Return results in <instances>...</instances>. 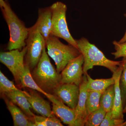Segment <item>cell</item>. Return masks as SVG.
Segmentation results:
<instances>
[{
    "label": "cell",
    "mask_w": 126,
    "mask_h": 126,
    "mask_svg": "<svg viewBox=\"0 0 126 126\" xmlns=\"http://www.w3.org/2000/svg\"><path fill=\"white\" fill-rule=\"evenodd\" d=\"M0 7L10 32L7 49H22L26 46V41L29 33V29L26 27L12 10L7 0H0Z\"/></svg>",
    "instance_id": "obj_1"
},
{
    "label": "cell",
    "mask_w": 126,
    "mask_h": 126,
    "mask_svg": "<svg viewBox=\"0 0 126 126\" xmlns=\"http://www.w3.org/2000/svg\"><path fill=\"white\" fill-rule=\"evenodd\" d=\"M46 48V46L39 63L31 73L41 89L47 93L53 94L54 89L61 83V75L51 63Z\"/></svg>",
    "instance_id": "obj_2"
},
{
    "label": "cell",
    "mask_w": 126,
    "mask_h": 126,
    "mask_svg": "<svg viewBox=\"0 0 126 126\" xmlns=\"http://www.w3.org/2000/svg\"><path fill=\"white\" fill-rule=\"evenodd\" d=\"M76 40L78 48L83 57L84 74L96 66L107 68L113 73L121 63L122 61H113L108 59L96 46L86 38L82 37Z\"/></svg>",
    "instance_id": "obj_3"
},
{
    "label": "cell",
    "mask_w": 126,
    "mask_h": 126,
    "mask_svg": "<svg viewBox=\"0 0 126 126\" xmlns=\"http://www.w3.org/2000/svg\"><path fill=\"white\" fill-rule=\"evenodd\" d=\"M47 53L54 61L57 71L59 73L68 63L81 54L73 46L63 44L56 36L50 35L46 41Z\"/></svg>",
    "instance_id": "obj_4"
},
{
    "label": "cell",
    "mask_w": 126,
    "mask_h": 126,
    "mask_svg": "<svg viewBox=\"0 0 126 126\" xmlns=\"http://www.w3.org/2000/svg\"><path fill=\"white\" fill-rule=\"evenodd\" d=\"M50 7L52 14L51 35L63 39L78 48L77 41L71 35L68 28L66 16L67 6L63 2L57 1Z\"/></svg>",
    "instance_id": "obj_5"
},
{
    "label": "cell",
    "mask_w": 126,
    "mask_h": 126,
    "mask_svg": "<svg viewBox=\"0 0 126 126\" xmlns=\"http://www.w3.org/2000/svg\"><path fill=\"white\" fill-rule=\"evenodd\" d=\"M29 29V33L26 41L27 50L25 62L31 72L39 63L46 44L45 39L38 31Z\"/></svg>",
    "instance_id": "obj_6"
},
{
    "label": "cell",
    "mask_w": 126,
    "mask_h": 126,
    "mask_svg": "<svg viewBox=\"0 0 126 126\" xmlns=\"http://www.w3.org/2000/svg\"><path fill=\"white\" fill-rule=\"evenodd\" d=\"M26 46L21 50L14 49L1 52L0 61L5 65L14 76L16 83L20 87V79L25 69Z\"/></svg>",
    "instance_id": "obj_7"
},
{
    "label": "cell",
    "mask_w": 126,
    "mask_h": 126,
    "mask_svg": "<svg viewBox=\"0 0 126 126\" xmlns=\"http://www.w3.org/2000/svg\"><path fill=\"white\" fill-rule=\"evenodd\" d=\"M82 55L70 61L60 73L61 83H73L79 86L84 75Z\"/></svg>",
    "instance_id": "obj_8"
},
{
    "label": "cell",
    "mask_w": 126,
    "mask_h": 126,
    "mask_svg": "<svg viewBox=\"0 0 126 126\" xmlns=\"http://www.w3.org/2000/svg\"><path fill=\"white\" fill-rule=\"evenodd\" d=\"M52 103V111L64 124L69 126H77L75 109L64 104L60 99L53 94L47 97Z\"/></svg>",
    "instance_id": "obj_9"
},
{
    "label": "cell",
    "mask_w": 126,
    "mask_h": 126,
    "mask_svg": "<svg viewBox=\"0 0 126 126\" xmlns=\"http://www.w3.org/2000/svg\"><path fill=\"white\" fill-rule=\"evenodd\" d=\"M79 94V86L73 83L60 84L53 94L65 105L74 109L78 102Z\"/></svg>",
    "instance_id": "obj_10"
},
{
    "label": "cell",
    "mask_w": 126,
    "mask_h": 126,
    "mask_svg": "<svg viewBox=\"0 0 126 126\" xmlns=\"http://www.w3.org/2000/svg\"><path fill=\"white\" fill-rule=\"evenodd\" d=\"M24 92L35 112L43 116H55L52 112L49 103L41 96L36 90L30 89L29 92L24 90Z\"/></svg>",
    "instance_id": "obj_11"
},
{
    "label": "cell",
    "mask_w": 126,
    "mask_h": 126,
    "mask_svg": "<svg viewBox=\"0 0 126 126\" xmlns=\"http://www.w3.org/2000/svg\"><path fill=\"white\" fill-rule=\"evenodd\" d=\"M52 11L50 6L40 8L36 23L30 28L38 31L46 41L51 35L52 28Z\"/></svg>",
    "instance_id": "obj_12"
},
{
    "label": "cell",
    "mask_w": 126,
    "mask_h": 126,
    "mask_svg": "<svg viewBox=\"0 0 126 126\" xmlns=\"http://www.w3.org/2000/svg\"><path fill=\"white\" fill-rule=\"evenodd\" d=\"M87 79L86 74H84L82 81L79 86V94L78 102L75 109L77 126H85L87 117L86 102L88 90L87 88Z\"/></svg>",
    "instance_id": "obj_13"
},
{
    "label": "cell",
    "mask_w": 126,
    "mask_h": 126,
    "mask_svg": "<svg viewBox=\"0 0 126 126\" xmlns=\"http://www.w3.org/2000/svg\"><path fill=\"white\" fill-rule=\"evenodd\" d=\"M123 69L122 63L117 70L113 74L112 77L115 80V98L113 107L111 110L112 116L117 119H124L123 107L121 93L119 86L120 77Z\"/></svg>",
    "instance_id": "obj_14"
},
{
    "label": "cell",
    "mask_w": 126,
    "mask_h": 126,
    "mask_svg": "<svg viewBox=\"0 0 126 126\" xmlns=\"http://www.w3.org/2000/svg\"><path fill=\"white\" fill-rule=\"evenodd\" d=\"M2 95H5L13 103L19 108L31 121L34 123V117L35 115L31 110L32 108L24 91L14 90L5 93Z\"/></svg>",
    "instance_id": "obj_15"
},
{
    "label": "cell",
    "mask_w": 126,
    "mask_h": 126,
    "mask_svg": "<svg viewBox=\"0 0 126 126\" xmlns=\"http://www.w3.org/2000/svg\"><path fill=\"white\" fill-rule=\"evenodd\" d=\"M8 110L11 114L15 126H34L31 121L24 112L4 95H1Z\"/></svg>",
    "instance_id": "obj_16"
},
{
    "label": "cell",
    "mask_w": 126,
    "mask_h": 126,
    "mask_svg": "<svg viewBox=\"0 0 126 126\" xmlns=\"http://www.w3.org/2000/svg\"><path fill=\"white\" fill-rule=\"evenodd\" d=\"M84 74L87 77V88L88 91L103 93L109 86L115 84V79L112 77L109 79H93L88 73Z\"/></svg>",
    "instance_id": "obj_17"
},
{
    "label": "cell",
    "mask_w": 126,
    "mask_h": 126,
    "mask_svg": "<svg viewBox=\"0 0 126 126\" xmlns=\"http://www.w3.org/2000/svg\"><path fill=\"white\" fill-rule=\"evenodd\" d=\"M20 83L21 87L33 89L41 93L47 97L49 95V94L47 93L44 92L35 82L32 76L31 71L30 68L26 64H25L24 70L21 77Z\"/></svg>",
    "instance_id": "obj_18"
},
{
    "label": "cell",
    "mask_w": 126,
    "mask_h": 126,
    "mask_svg": "<svg viewBox=\"0 0 126 126\" xmlns=\"http://www.w3.org/2000/svg\"><path fill=\"white\" fill-rule=\"evenodd\" d=\"M115 98L114 84L108 88L102 93L100 99V106L106 112L111 111Z\"/></svg>",
    "instance_id": "obj_19"
},
{
    "label": "cell",
    "mask_w": 126,
    "mask_h": 126,
    "mask_svg": "<svg viewBox=\"0 0 126 126\" xmlns=\"http://www.w3.org/2000/svg\"><path fill=\"white\" fill-rule=\"evenodd\" d=\"M102 93L88 91L86 102V110L87 116L91 113L98 109L100 106V99Z\"/></svg>",
    "instance_id": "obj_20"
},
{
    "label": "cell",
    "mask_w": 126,
    "mask_h": 126,
    "mask_svg": "<svg viewBox=\"0 0 126 126\" xmlns=\"http://www.w3.org/2000/svg\"><path fill=\"white\" fill-rule=\"evenodd\" d=\"M101 107L88 115L85 126H99L101 124L106 114Z\"/></svg>",
    "instance_id": "obj_21"
},
{
    "label": "cell",
    "mask_w": 126,
    "mask_h": 126,
    "mask_svg": "<svg viewBox=\"0 0 126 126\" xmlns=\"http://www.w3.org/2000/svg\"><path fill=\"white\" fill-rule=\"evenodd\" d=\"M61 121L56 116L47 117L35 115L34 126H63Z\"/></svg>",
    "instance_id": "obj_22"
},
{
    "label": "cell",
    "mask_w": 126,
    "mask_h": 126,
    "mask_svg": "<svg viewBox=\"0 0 126 126\" xmlns=\"http://www.w3.org/2000/svg\"><path fill=\"white\" fill-rule=\"evenodd\" d=\"M20 89L16 87L12 81H10L4 74L0 71V92L1 95L5 93Z\"/></svg>",
    "instance_id": "obj_23"
},
{
    "label": "cell",
    "mask_w": 126,
    "mask_h": 126,
    "mask_svg": "<svg viewBox=\"0 0 126 126\" xmlns=\"http://www.w3.org/2000/svg\"><path fill=\"white\" fill-rule=\"evenodd\" d=\"M123 69L120 77L119 86L121 93L122 100L124 108L126 104V57L122 61Z\"/></svg>",
    "instance_id": "obj_24"
},
{
    "label": "cell",
    "mask_w": 126,
    "mask_h": 126,
    "mask_svg": "<svg viewBox=\"0 0 126 126\" xmlns=\"http://www.w3.org/2000/svg\"><path fill=\"white\" fill-rule=\"evenodd\" d=\"M124 119H117L112 116L111 111L106 113V116L100 126H122Z\"/></svg>",
    "instance_id": "obj_25"
},
{
    "label": "cell",
    "mask_w": 126,
    "mask_h": 126,
    "mask_svg": "<svg viewBox=\"0 0 126 126\" xmlns=\"http://www.w3.org/2000/svg\"><path fill=\"white\" fill-rule=\"evenodd\" d=\"M113 44L114 46L115 51L111 53L115 59L126 57V41L120 43L116 41H114Z\"/></svg>",
    "instance_id": "obj_26"
},
{
    "label": "cell",
    "mask_w": 126,
    "mask_h": 126,
    "mask_svg": "<svg viewBox=\"0 0 126 126\" xmlns=\"http://www.w3.org/2000/svg\"><path fill=\"white\" fill-rule=\"evenodd\" d=\"M126 32H125V34H124V36H123V37H122V38L119 41H118V42L119 43H123V42H126Z\"/></svg>",
    "instance_id": "obj_27"
},
{
    "label": "cell",
    "mask_w": 126,
    "mask_h": 126,
    "mask_svg": "<svg viewBox=\"0 0 126 126\" xmlns=\"http://www.w3.org/2000/svg\"><path fill=\"white\" fill-rule=\"evenodd\" d=\"M123 113H126V104L124 107V109H123Z\"/></svg>",
    "instance_id": "obj_28"
},
{
    "label": "cell",
    "mask_w": 126,
    "mask_h": 126,
    "mask_svg": "<svg viewBox=\"0 0 126 126\" xmlns=\"http://www.w3.org/2000/svg\"><path fill=\"white\" fill-rule=\"evenodd\" d=\"M122 126H126V121L124 122L122 125Z\"/></svg>",
    "instance_id": "obj_29"
},
{
    "label": "cell",
    "mask_w": 126,
    "mask_h": 126,
    "mask_svg": "<svg viewBox=\"0 0 126 126\" xmlns=\"http://www.w3.org/2000/svg\"><path fill=\"white\" fill-rule=\"evenodd\" d=\"M124 16H125L126 17V14H125V15H124Z\"/></svg>",
    "instance_id": "obj_30"
}]
</instances>
